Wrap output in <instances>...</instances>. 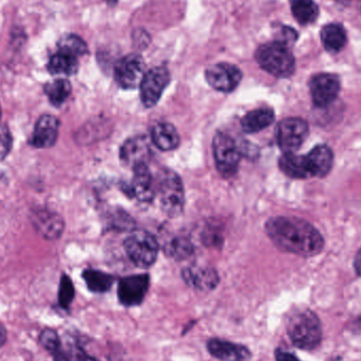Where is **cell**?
<instances>
[{
  "label": "cell",
  "mask_w": 361,
  "mask_h": 361,
  "mask_svg": "<svg viewBox=\"0 0 361 361\" xmlns=\"http://www.w3.org/2000/svg\"><path fill=\"white\" fill-rule=\"evenodd\" d=\"M267 235L283 252L301 257H314L324 248L322 233L311 223L297 216L269 219L265 225Z\"/></svg>",
  "instance_id": "6da1fadb"
},
{
  "label": "cell",
  "mask_w": 361,
  "mask_h": 361,
  "mask_svg": "<svg viewBox=\"0 0 361 361\" xmlns=\"http://www.w3.org/2000/svg\"><path fill=\"white\" fill-rule=\"evenodd\" d=\"M288 334L295 347L303 351H314L322 345V322L313 311L303 310L288 320Z\"/></svg>",
  "instance_id": "7a4b0ae2"
},
{
  "label": "cell",
  "mask_w": 361,
  "mask_h": 361,
  "mask_svg": "<svg viewBox=\"0 0 361 361\" xmlns=\"http://www.w3.org/2000/svg\"><path fill=\"white\" fill-rule=\"evenodd\" d=\"M255 57L258 65L275 78H290L296 68L295 57L290 48L280 42L262 44L257 49Z\"/></svg>",
  "instance_id": "3957f363"
},
{
  "label": "cell",
  "mask_w": 361,
  "mask_h": 361,
  "mask_svg": "<svg viewBox=\"0 0 361 361\" xmlns=\"http://www.w3.org/2000/svg\"><path fill=\"white\" fill-rule=\"evenodd\" d=\"M156 193H158L161 207L169 216H180L184 209L185 193L182 180L175 171L162 169L156 180Z\"/></svg>",
  "instance_id": "277c9868"
},
{
  "label": "cell",
  "mask_w": 361,
  "mask_h": 361,
  "mask_svg": "<svg viewBox=\"0 0 361 361\" xmlns=\"http://www.w3.org/2000/svg\"><path fill=\"white\" fill-rule=\"evenodd\" d=\"M124 246L133 264L142 269L152 267L158 258V241L148 231H139L131 233L125 240Z\"/></svg>",
  "instance_id": "5b68a950"
},
{
  "label": "cell",
  "mask_w": 361,
  "mask_h": 361,
  "mask_svg": "<svg viewBox=\"0 0 361 361\" xmlns=\"http://www.w3.org/2000/svg\"><path fill=\"white\" fill-rule=\"evenodd\" d=\"M214 161L219 173L228 178L239 169L241 152L237 142L225 133H216L212 142Z\"/></svg>",
  "instance_id": "8992f818"
},
{
  "label": "cell",
  "mask_w": 361,
  "mask_h": 361,
  "mask_svg": "<svg viewBox=\"0 0 361 361\" xmlns=\"http://www.w3.org/2000/svg\"><path fill=\"white\" fill-rule=\"evenodd\" d=\"M309 133L307 121L300 118H284L276 128V141L284 154H292L305 143Z\"/></svg>",
  "instance_id": "52a82bcc"
},
{
  "label": "cell",
  "mask_w": 361,
  "mask_h": 361,
  "mask_svg": "<svg viewBox=\"0 0 361 361\" xmlns=\"http://www.w3.org/2000/svg\"><path fill=\"white\" fill-rule=\"evenodd\" d=\"M145 74V61L139 54L123 57L114 67V78L123 89L137 88Z\"/></svg>",
  "instance_id": "ba28073f"
},
{
  "label": "cell",
  "mask_w": 361,
  "mask_h": 361,
  "mask_svg": "<svg viewBox=\"0 0 361 361\" xmlns=\"http://www.w3.org/2000/svg\"><path fill=\"white\" fill-rule=\"evenodd\" d=\"M171 82V73L166 67H156L147 72L140 85L141 99L145 107L152 108L158 104L165 88Z\"/></svg>",
  "instance_id": "9c48e42d"
},
{
  "label": "cell",
  "mask_w": 361,
  "mask_h": 361,
  "mask_svg": "<svg viewBox=\"0 0 361 361\" xmlns=\"http://www.w3.org/2000/svg\"><path fill=\"white\" fill-rule=\"evenodd\" d=\"M205 78L208 85L214 90L229 93L239 86L242 72L233 63H219L209 66L205 70Z\"/></svg>",
  "instance_id": "30bf717a"
},
{
  "label": "cell",
  "mask_w": 361,
  "mask_h": 361,
  "mask_svg": "<svg viewBox=\"0 0 361 361\" xmlns=\"http://www.w3.org/2000/svg\"><path fill=\"white\" fill-rule=\"evenodd\" d=\"M150 278L145 275H133L123 278L118 282V297L124 307L141 305L149 290Z\"/></svg>",
  "instance_id": "8fae6325"
},
{
  "label": "cell",
  "mask_w": 361,
  "mask_h": 361,
  "mask_svg": "<svg viewBox=\"0 0 361 361\" xmlns=\"http://www.w3.org/2000/svg\"><path fill=\"white\" fill-rule=\"evenodd\" d=\"M310 91L314 105L319 108L328 107L338 97L341 80L335 74H317L310 82Z\"/></svg>",
  "instance_id": "7c38bea8"
},
{
  "label": "cell",
  "mask_w": 361,
  "mask_h": 361,
  "mask_svg": "<svg viewBox=\"0 0 361 361\" xmlns=\"http://www.w3.org/2000/svg\"><path fill=\"white\" fill-rule=\"evenodd\" d=\"M30 219L35 231L44 239L56 240L63 235L65 222L57 212L47 208H37L32 210Z\"/></svg>",
  "instance_id": "4fadbf2b"
},
{
  "label": "cell",
  "mask_w": 361,
  "mask_h": 361,
  "mask_svg": "<svg viewBox=\"0 0 361 361\" xmlns=\"http://www.w3.org/2000/svg\"><path fill=\"white\" fill-rule=\"evenodd\" d=\"M59 120L51 114H44L38 118L30 139V145L39 149L51 148L57 142L59 133Z\"/></svg>",
  "instance_id": "5bb4252c"
},
{
  "label": "cell",
  "mask_w": 361,
  "mask_h": 361,
  "mask_svg": "<svg viewBox=\"0 0 361 361\" xmlns=\"http://www.w3.org/2000/svg\"><path fill=\"white\" fill-rule=\"evenodd\" d=\"M183 279L191 288L202 292H210L219 284L216 269L206 265H191L182 273Z\"/></svg>",
  "instance_id": "9a60e30c"
},
{
  "label": "cell",
  "mask_w": 361,
  "mask_h": 361,
  "mask_svg": "<svg viewBox=\"0 0 361 361\" xmlns=\"http://www.w3.org/2000/svg\"><path fill=\"white\" fill-rule=\"evenodd\" d=\"M207 350L212 357L220 361H250L252 357V352L245 345L222 339H210Z\"/></svg>",
  "instance_id": "2e32d148"
},
{
  "label": "cell",
  "mask_w": 361,
  "mask_h": 361,
  "mask_svg": "<svg viewBox=\"0 0 361 361\" xmlns=\"http://www.w3.org/2000/svg\"><path fill=\"white\" fill-rule=\"evenodd\" d=\"M152 157V147L149 140L146 137H131L125 142L121 148V159L125 164L135 167L137 165L147 164Z\"/></svg>",
  "instance_id": "e0dca14e"
},
{
  "label": "cell",
  "mask_w": 361,
  "mask_h": 361,
  "mask_svg": "<svg viewBox=\"0 0 361 361\" xmlns=\"http://www.w3.org/2000/svg\"><path fill=\"white\" fill-rule=\"evenodd\" d=\"M130 195L140 201L147 202L156 193V180H154L147 164L133 167V178L129 186Z\"/></svg>",
  "instance_id": "ac0fdd59"
},
{
  "label": "cell",
  "mask_w": 361,
  "mask_h": 361,
  "mask_svg": "<svg viewBox=\"0 0 361 361\" xmlns=\"http://www.w3.org/2000/svg\"><path fill=\"white\" fill-rule=\"evenodd\" d=\"M279 167L284 175L292 179L305 180L313 178L307 156H298L295 152L284 154L280 158Z\"/></svg>",
  "instance_id": "d6986e66"
},
{
  "label": "cell",
  "mask_w": 361,
  "mask_h": 361,
  "mask_svg": "<svg viewBox=\"0 0 361 361\" xmlns=\"http://www.w3.org/2000/svg\"><path fill=\"white\" fill-rule=\"evenodd\" d=\"M307 157L313 178H324L330 173L334 164V154L329 146H316Z\"/></svg>",
  "instance_id": "ffe728a7"
},
{
  "label": "cell",
  "mask_w": 361,
  "mask_h": 361,
  "mask_svg": "<svg viewBox=\"0 0 361 361\" xmlns=\"http://www.w3.org/2000/svg\"><path fill=\"white\" fill-rule=\"evenodd\" d=\"M152 140L154 145L163 152L176 149L180 144V135L173 125L159 122L152 128Z\"/></svg>",
  "instance_id": "44dd1931"
},
{
  "label": "cell",
  "mask_w": 361,
  "mask_h": 361,
  "mask_svg": "<svg viewBox=\"0 0 361 361\" xmlns=\"http://www.w3.org/2000/svg\"><path fill=\"white\" fill-rule=\"evenodd\" d=\"M275 121V112L271 108H259L243 116L241 127L244 133H256L271 126Z\"/></svg>",
  "instance_id": "7402d4cb"
},
{
  "label": "cell",
  "mask_w": 361,
  "mask_h": 361,
  "mask_svg": "<svg viewBox=\"0 0 361 361\" xmlns=\"http://www.w3.org/2000/svg\"><path fill=\"white\" fill-rule=\"evenodd\" d=\"M48 71L53 75H74L78 71V57L59 50V52L51 56Z\"/></svg>",
  "instance_id": "603a6c76"
},
{
  "label": "cell",
  "mask_w": 361,
  "mask_h": 361,
  "mask_svg": "<svg viewBox=\"0 0 361 361\" xmlns=\"http://www.w3.org/2000/svg\"><path fill=\"white\" fill-rule=\"evenodd\" d=\"M44 90L48 97L49 102L55 107H61L69 99L72 92V86L69 80L59 78V80L47 82Z\"/></svg>",
  "instance_id": "cb8c5ba5"
},
{
  "label": "cell",
  "mask_w": 361,
  "mask_h": 361,
  "mask_svg": "<svg viewBox=\"0 0 361 361\" xmlns=\"http://www.w3.org/2000/svg\"><path fill=\"white\" fill-rule=\"evenodd\" d=\"M322 40L326 50L330 52H339L347 42V34L343 25L332 23L322 29Z\"/></svg>",
  "instance_id": "d4e9b609"
},
{
  "label": "cell",
  "mask_w": 361,
  "mask_h": 361,
  "mask_svg": "<svg viewBox=\"0 0 361 361\" xmlns=\"http://www.w3.org/2000/svg\"><path fill=\"white\" fill-rule=\"evenodd\" d=\"M82 278H84L89 290L95 294L107 293L114 282V278L111 275L103 273V271H95V269H86L82 273Z\"/></svg>",
  "instance_id": "484cf974"
},
{
  "label": "cell",
  "mask_w": 361,
  "mask_h": 361,
  "mask_svg": "<svg viewBox=\"0 0 361 361\" xmlns=\"http://www.w3.org/2000/svg\"><path fill=\"white\" fill-rule=\"evenodd\" d=\"M292 12L301 25L314 23L319 15V8L313 0H292Z\"/></svg>",
  "instance_id": "4316f807"
},
{
  "label": "cell",
  "mask_w": 361,
  "mask_h": 361,
  "mask_svg": "<svg viewBox=\"0 0 361 361\" xmlns=\"http://www.w3.org/2000/svg\"><path fill=\"white\" fill-rule=\"evenodd\" d=\"M59 51L70 53L74 56L78 57L88 53V46L85 40L75 34H68L63 36L59 42Z\"/></svg>",
  "instance_id": "83f0119b"
},
{
  "label": "cell",
  "mask_w": 361,
  "mask_h": 361,
  "mask_svg": "<svg viewBox=\"0 0 361 361\" xmlns=\"http://www.w3.org/2000/svg\"><path fill=\"white\" fill-rule=\"evenodd\" d=\"M166 254L177 260H184L192 254L193 247L189 240L175 238L165 246Z\"/></svg>",
  "instance_id": "f1b7e54d"
},
{
  "label": "cell",
  "mask_w": 361,
  "mask_h": 361,
  "mask_svg": "<svg viewBox=\"0 0 361 361\" xmlns=\"http://www.w3.org/2000/svg\"><path fill=\"white\" fill-rule=\"evenodd\" d=\"M75 297V290H74L72 280L69 276H61V283H59V305L61 309L68 310L73 302Z\"/></svg>",
  "instance_id": "f546056e"
},
{
  "label": "cell",
  "mask_w": 361,
  "mask_h": 361,
  "mask_svg": "<svg viewBox=\"0 0 361 361\" xmlns=\"http://www.w3.org/2000/svg\"><path fill=\"white\" fill-rule=\"evenodd\" d=\"M39 343L47 352L52 355L63 348L61 337L53 329H44L39 334Z\"/></svg>",
  "instance_id": "4dcf8cb0"
},
{
  "label": "cell",
  "mask_w": 361,
  "mask_h": 361,
  "mask_svg": "<svg viewBox=\"0 0 361 361\" xmlns=\"http://www.w3.org/2000/svg\"><path fill=\"white\" fill-rule=\"evenodd\" d=\"M65 351L70 361H101L93 356L88 355L85 350L76 343L68 345Z\"/></svg>",
  "instance_id": "1f68e13d"
},
{
  "label": "cell",
  "mask_w": 361,
  "mask_h": 361,
  "mask_svg": "<svg viewBox=\"0 0 361 361\" xmlns=\"http://www.w3.org/2000/svg\"><path fill=\"white\" fill-rule=\"evenodd\" d=\"M13 147V137L8 128L0 131V161L6 158Z\"/></svg>",
  "instance_id": "d6a6232c"
},
{
  "label": "cell",
  "mask_w": 361,
  "mask_h": 361,
  "mask_svg": "<svg viewBox=\"0 0 361 361\" xmlns=\"http://www.w3.org/2000/svg\"><path fill=\"white\" fill-rule=\"evenodd\" d=\"M297 38H298V35H297V32L294 29L290 27H282L278 31L276 42L290 48V46L296 42Z\"/></svg>",
  "instance_id": "836d02e7"
},
{
  "label": "cell",
  "mask_w": 361,
  "mask_h": 361,
  "mask_svg": "<svg viewBox=\"0 0 361 361\" xmlns=\"http://www.w3.org/2000/svg\"><path fill=\"white\" fill-rule=\"evenodd\" d=\"M276 361H301L294 354L290 352L282 351V350H277L275 353Z\"/></svg>",
  "instance_id": "e575fe53"
},
{
  "label": "cell",
  "mask_w": 361,
  "mask_h": 361,
  "mask_svg": "<svg viewBox=\"0 0 361 361\" xmlns=\"http://www.w3.org/2000/svg\"><path fill=\"white\" fill-rule=\"evenodd\" d=\"M52 357L54 361H70L69 358H68L67 354H66L63 347L61 348L59 351L55 352L54 354H52Z\"/></svg>",
  "instance_id": "d590c367"
},
{
  "label": "cell",
  "mask_w": 361,
  "mask_h": 361,
  "mask_svg": "<svg viewBox=\"0 0 361 361\" xmlns=\"http://www.w3.org/2000/svg\"><path fill=\"white\" fill-rule=\"evenodd\" d=\"M354 267H355L356 274L361 277V248L356 255L355 260H354Z\"/></svg>",
  "instance_id": "8d00e7d4"
},
{
  "label": "cell",
  "mask_w": 361,
  "mask_h": 361,
  "mask_svg": "<svg viewBox=\"0 0 361 361\" xmlns=\"http://www.w3.org/2000/svg\"><path fill=\"white\" fill-rule=\"evenodd\" d=\"M6 339H8V333H6V328L0 324V348L6 345Z\"/></svg>",
  "instance_id": "74e56055"
},
{
  "label": "cell",
  "mask_w": 361,
  "mask_h": 361,
  "mask_svg": "<svg viewBox=\"0 0 361 361\" xmlns=\"http://www.w3.org/2000/svg\"><path fill=\"white\" fill-rule=\"evenodd\" d=\"M105 1L108 2L109 4H116L118 0H105Z\"/></svg>",
  "instance_id": "f35d334b"
},
{
  "label": "cell",
  "mask_w": 361,
  "mask_h": 361,
  "mask_svg": "<svg viewBox=\"0 0 361 361\" xmlns=\"http://www.w3.org/2000/svg\"><path fill=\"white\" fill-rule=\"evenodd\" d=\"M2 111H1V106H0V121H1Z\"/></svg>",
  "instance_id": "ab89813d"
}]
</instances>
